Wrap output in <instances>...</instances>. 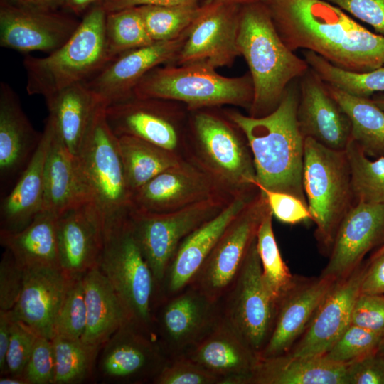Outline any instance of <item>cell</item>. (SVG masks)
Here are the masks:
<instances>
[{"mask_svg": "<svg viewBox=\"0 0 384 384\" xmlns=\"http://www.w3.org/2000/svg\"><path fill=\"white\" fill-rule=\"evenodd\" d=\"M292 51H312L335 66L366 72L384 65V36L374 33L325 0H264Z\"/></svg>", "mask_w": 384, "mask_h": 384, "instance_id": "1", "label": "cell"}, {"mask_svg": "<svg viewBox=\"0 0 384 384\" xmlns=\"http://www.w3.org/2000/svg\"><path fill=\"white\" fill-rule=\"evenodd\" d=\"M295 80L287 87L278 107L264 117L233 110L225 114L247 142L256 187L289 193L307 205L303 186L305 138L297 121L299 88Z\"/></svg>", "mask_w": 384, "mask_h": 384, "instance_id": "2", "label": "cell"}, {"mask_svg": "<svg viewBox=\"0 0 384 384\" xmlns=\"http://www.w3.org/2000/svg\"><path fill=\"white\" fill-rule=\"evenodd\" d=\"M237 43L253 83L249 115L264 117L278 107L288 85L309 66L284 43L263 1L241 6Z\"/></svg>", "mask_w": 384, "mask_h": 384, "instance_id": "3", "label": "cell"}, {"mask_svg": "<svg viewBox=\"0 0 384 384\" xmlns=\"http://www.w3.org/2000/svg\"><path fill=\"white\" fill-rule=\"evenodd\" d=\"M106 16L100 5H94L61 47L42 58H24L29 95L46 98L72 85L86 82L111 61L106 45Z\"/></svg>", "mask_w": 384, "mask_h": 384, "instance_id": "4", "label": "cell"}, {"mask_svg": "<svg viewBox=\"0 0 384 384\" xmlns=\"http://www.w3.org/2000/svg\"><path fill=\"white\" fill-rule=\"evenodd\" d=\"M129 210L105 218L104 246L97 267L129 318L152 333L159 289L134 236Z\"/></svg>", "mask_w": 384, "mask_h": 384, "instance_id": "5", "label": "cell"}, {"mask_svg": "<svg viewBox=\"0 0 384 384\" xmlns=\"http://www.w3.org/2000/svg\"><path fill=\"white\" fill-rule=\"evenodd\" d=\"M133 96L178 101L190 110L223 105L249 110L254 88L250 73L228 78L204 63H168L149 71L134 89Z\"/></svg>", "mask_w": 384, "mask_h": 384, "instance_id": "6", "label": "cell"}, {"mask_svg": "<svg viewBox=\"0 0 384 384\" xmlns=\"http://www.w3.org/2000/svg\"><path fill=\"white\" fill-rule=\"evenodd\" d=\"M303 186L320 251L329 255L337 230L354 205L350 165L345 151L304 140Z\"/></svg>", "mask_w": 384, "mask_h": 384, "instance_id": "7", "label": "cell"}, {"mask_svg": "<svg viewBox=\"0 0 384 384\" xmlns=\"http://www.w3.org/2000/svg\"><path fill=\"white\" fill-rule=\"evenodd\" d=\"M192 127L196 146L193 160L225 191L235 195L258 189L250 149L233 122L210 112L198 111Z\"/></svg>", "mask_w": 384, "mask_h": 384, "instance_id": "8", "label": "cell"}, {"mask_svg": "<svg viewBox=\"0 0 384 384\" xmlns=\"http://www.w3.org/2000/svg\"><path fill=\"white\" fill-rule=\"evenodd\" d=\"M100 102L75 155L95 201L105 217L127 211L131 193L125 179L119 139L106 119Z\"/></svg>", "mask_w": 384, "mask_h": 384, "instance_id": "9", "label": "cell"}, {"mask_svg": "<svg viewBox=\"0 0 384 384\" xmlns=\"http://www.w3.org/2000/svg\"><path fill=\"white\" fill-rule=\"evenodd\" d=\"M234 195L222 193L164 213L129 209V222L143 256L159 289L166 268L183 240L217 215Z\"/></svg>", "mask_w": 384, "mask_h": 384, "instance_id": "10", "label": "cell"}, {"mask_svg": "<svg viewBox=\"0 0 384 384\" xmlns=\"http://www.w3.org/2000/svg\"><path fill=\"white\" fill-rule=\"evenodd\" d=\"M220 306L222 318L259 356L273 327L277 302L263 279L257 238Z\"/></svg>", "mask_w": 384, "mask_h": 384, "instance_id": "11", "label": "cell"}, {"mask_svg": "<svg viewBox=\"0 0 384 384\" xmlns=\"http://www.w3.org/2000/svg\"><path fill=\"white\" fill-rule=\"evenodd\" d=\"M269 208L259 190L225 229L189 285L220 302L238 274Z\"/></svg>", "mask_w": 384, "mask_h": 384, "instance_id": "12", "label": "cell"}, {"mask_svg": "<svg viewBox=\"0 0 384 384\" xmlns=\"http://www.w3.org/2000/svg\"><path fill=\"white\" fill-rule=\"evenodd\" d=\"M220 316V302L188 285L158 301L151 330L165 354L171 358L183 354Z\"/></svg>", "mask_w": 384, "mask_h": 384, "instance_id": "13", "label": "cell"}, {"mask_svg": "<svg viewBox=\"0 0 384 384\" xmlns=\"http://www.w3.org/2000/svg\"><path fill=\"white\" fill-rule=\"evenodd\" d=\"M102 347L99 371L115 383H152L169 358L154 334L130 319Z\"/></svg>", "mask_w": 384, "mask_h": 384, "instance_id": "14", "label": "cell"}, {"mask_svg": "<svg viewBox=\"0 0 384 384\" xmlns=\"http://www.w3.org/2000/svg\"><path fill=\"white\" fill-rule=\"evenodd\" d=\"M222 193H229L196 161L183 159L134 191L130 209L169 213Z\"/></svg>", "mask_w": 384, "mask_h": 384, "instance_id": "15", "label": "cell"}, {"mask_svg": "<svg viewBox=\"0 0 384 384\" xmlns=\"http://www.w3.org/2000/svg\"><path fill=\"white\" fill-rule=\"evenodd\" d=\"M241 6L205 2L190 26L176 65L204 63L215 69L231 66L240 55L238 33Z\"/></svg>", "mask_w": 384, "mask_h": 384, "instance_id": "16", "label": "cell"}, {"mask_svg": "<svg viewBox=\"0 0 384 384\" xmlns=\"http://www.w3.org/2000/svg\"><path fill=\"white\" fill-rule=\"evenodd\" d=\"M369 265L363 260L336 279L304 333L287 353L293 356H323L351 323L356 300Z\"/></svg>", "mask_w": 384, "mask_h": 384, "instance_id": "17", "label": "cell"}, {"mask_svg": "<svg viewBox=\"0 0 384 384\" xmlns=\"http://www.w3.org/2000/svg\"><path fill=\"white\" fill-rule=\"evenodd\" d=\"M80 21L59 10H37L1 1L0 46L21 53L49 54L70 39Z\"/></svg>", "mask_w": 384, "mask_h": 384, "instance_id": "18", "label": "cell"}, {"mask_svg": "<svg viewBox=\"0 0 384 384\" xmlns=\"http://www.w3.org/2000/svg\"><path fill=\"white\" fill-rule=\"evenodd\" d=\"M188 30L176 39L154 42L121 54L85 85L106 107L132 97L134 89L149 71L175 62Z\"/></svg>", "mask_w": 384, "mask_h": 384, "instance_id": "19", "label": "cell"}, {"mask_svg": "<svg viewBox=\"0 0 384 384\" xmlns=\"http://www.w3.org/2000/svg\"><path fill=\"white\" fill-rule=\"evenodd\" d=\"M258 191L259 189L235 194L217 215L183 240L166 268L159 299L179 292L191 283L225 229Z\"/></svg>", "mask_w": 384, "mask_h": 384, "instance_id": "20", "label": "cell"}, {"mask_svg": "<svg viewBox=\"0 0 384 384\" xmlns=\"http://www.w3.org/2000/svg\"><path fill=\"white\" fill-rule=\"evenodd\" d=\"M105 224V213L95 200L57 217L59 265L68 275L83 274L97 266L104 246Z\"/></svg>", "mask_w": 384, "mask_h": 384, "instance_id": "21", "label": "cell"}, {"mask_svg": "<svg viewBox=\"0 0 384 384\" xmlns=\"http://www.w3.org/2000/svg\"><path fill=\"white\" fill-rule=\"evenodd\" d=\"M335 279L319 275L295 276L289 288L277 302L273 327L259 353L268 358L287 353L304 333Z\"/></svg>", "mask_w": 384, "mask_h": 384, "instance_id": "22", "label": "cell"}, {"mask_svg": "<svg viewBox=\"0 0 384 384\" xmlns=\"http://www.w3.org/2000/svg\"><path fill=\"white\" fill-rule=\"evenodd\" d=\"M299 88L297 121L303 137L327 148L345 151L351 139V120L325 82L309 68L299 78Z\"/></svg>", "mask_w": 384, "mask_h": 384, "instance_id": "23", "label": "cell"}, {"mask_svg": "<svg viewBox=\"0 0 384 384\" xmlns=\"http://www.w3.org/2000/svg\"><path fill=\"white\" fill-rule=\"evenodd\" d=\"M384 244V204H354L343 218L321 275L335 279L358 266Z\"/></svg>", "mask_w": 384, "mask_h": 384, "instance_id": "24", "label": "cell"}, {"mask_svg": "<svg viewBox=\"0 0 384 384\" xmlns=\"http://www.w3.org/2000/svg\"><path fill=\"white\" fill-rule=\"evenodd\" d=\"M170 101L154 98L129 99L105 107L106 119L117 137L129 135L176 152L179 131Z\"/></svg>", "mask_w": 384, "mask_h": 384, "instance_id": "25", "label": "cell"}, {"mask_svg": "<svg viewBox=\"0 0 384 384\" xmlns=\"http://www.w3.org/2000/svg\"><path fill=\"white\" fill-rule=\"evenodd\" d=\"M11 87L0 83V181L3 197L14 186L31 160L41 142ZM6 193V194H7Z\"/></svg>", "mask_w": 384, "mask_h": 384, "instance_id": "26", "label": "cell"}, {"mask_svg": "<svg viewBox=\"0 0 384 384\" xmlns=\"http://www.w3.org/2000/svg\"><path fill=\"white\" fill-rule=\"evenodd\" d=\"M221 380V384H246L260 358L220 316L183 354Z\"/></svg>", "mask_w": 384, "mask_h": 384, "instance_id": "27", "label": "cell"}, {"mask_svg": "<svg viewBox=\"0 0 384 384\" xmlns=\"http://www.w3.org/2000/svg\"><path fill=\"white\" fill-rule=\"evenodd\" d=\"M71 277L57 267L25 269L20 297L13 315L38 335L53 339L55 323Z\"/></svg>", "mask_w": 384, "mask_h": 384, "instance_id": "28", "label": "cell"}, {"mask_svg": "<svg viewBox=\"0 0 384 384\" xmlns=\"http://www.w3.org/2000/svg\"><path fill=\"white\" fill-rule=\"evenodd\" d=\"M53 131V123L48 117L31 160L10 191L1 198L0 230L20 231L43 211L45 163Z\"/></svg>", "mask_w": 384, "mask_h": 384, "instance_id": "29", "label": "cell"}, {"mask_svg": "<svg viewBox=\"0 0 384 384\" xmlns=\"http://www.w3.org/2000/svg\"><path fill=\"white\" fill-rule=\"evenodd\" d=\"M92 200H95L93 194L75 156L66 147L54 125L45 163L43 210L58 217Z\"/></svg>", "mask_w": 384, "mask_h": 384, "instance_id": "30", "label": "cell"}, {"mask_svg": "<svg viewBox=\"0 0 384 384\" xmlns=\"http://www.w3.org/2000/svg\"><path fill=\"white\" fill-rule=\"evenodd\" d=\"M246 384H346V365L284 353L260 359Z\"/></svg>", "mask_w": 384, "mask_h": 384, "instance_id": "31", "label": "cell"}, {"mask_svg": "<svg viewBox=\"0 0 384 384\" xmlns=\"http://www.w3.org/2000/svg\"><path fill=\"white\" fill-rule=\"evenodd\" d=\"M82 282L87 319L81 341L100 349L130 318L113 287L97 266L83 274Z\"/></svg>", "mask_w": 384, "mask_h": 384, "instance_id": "32", "label": "cell"}, {"mask_svg": "<svg viewBox=\"0 0 384 384\" xmlns=\"http://www.w3.org/2000/svg\"><path fill=\"white\" fill-rule=\"evenodd\" d=\"M45 100L48 117L66 147L75 155L100 100L85 82L68 86Z\"/></svg>", "mask_w": 384, "mask_h": 384, "instance_id": "33", "label": "cell"}, {"mask_svg": "<svg viewBox=\"0 0 384 384\" xmlns=\"http://www.w3.org/2000/svg\"><path fill=\"white\" fill-rule=\"evenodd\" d=\"M57 217L43 210L18 232L0 230V242L24 269L60 267L56 237Z\"/></svg>", "mask_w": 384, "mask_h": 384, "instance_id": "34", "label": "cell"}, {"mask_svg": "<svg viewBox=\"0 0 384 384\" xmlns=\"http://www.w3.org/2000/svg\"><path fill=\"white\" fill-rule=\"evenodd\" d=\"M325 83L351 120V139L367 156H384V110L370 97L355 96Z\"/></svg>", "mask_w": 384, "mask_h": 384, "instance_id": "35", "label": "cell"}, {"mask_svg": "<svg viewBox=\"0 0 384 384\" xmlns=\"http://www.w3.org/2000/svg\"><path fill=\"white\" fill-rule=\"evenodd\" d=\"M118 139L126 183L131 195L156 175L183 160L177 152L136 137L123 135Z\"/></svg>", "mask_w": 384, "mask_h": 384, "instance_id": "36", "label": "cell"}, {"mask_svg": "<svg viewBox=\"0 0 384 384\" xmlns=\"http://www.w3.org/2000/svg\"><path fill=\"white\" fill-rule=\"evenodd\" d=\"M304 59L325 82L348 94L370 97L384 92V65L366 72H352L331 64L318 54L303 51Z\"/></svg>", "mask_w": 384, "mask_h": 384, "instance_id": "37", "label": "cell"}, {"mask_svg": "<svg viewBox=\"0 0 384 384\" xmlns=\"http://www.w3.org/2000/svg\"><path fill=\"white\" fill-rule=\"evenodd\" d=\"M146 29L154 41L176 39L184 33L205 8L198 1L169 6L137 7Z\"/></svg>", "mask_w": 384, "mask_h": 384, "instance_id": "38", "label": "cell"}, {"mask_svg": "<svg viewBox=\"0 0 384 384\" xmlns=\"http://www.w3.org/2000/svg\"><path fill=\"white\" fill-rule=\"evenodd\" d=\"M345 151L350 165L354 204H384V156L369 159L352 139Z\"/></svg>", "mask_w": 384, "mask_h": 384, "instance_id": "39", "label": "cell"}, {"mask_svg": "<svg viewBox=\"0 0 384 384\" xmlns=\"http://www.w3.org/2000/svg\"><path fill=\"white\" fill-rule=\"evenodd\" d=\"M272 213L269 208L257 233V247L264 281L277 302L292 285V275L282 258L272 228Z\"/></svg>", "mask_w": 384, "mask_h": 384, "instance_id": "40", "label": "cell"}, {"mask_svg": "<svg viewBox=\"0 0 384 384\" xmlns=\"http://www.w3.org/2000/svg\"><path fill=\"white\" fill-rule=\"evenodd\" d=\"M105 37L111 61L124 53L154 42L146 29L137 7L107 14Z\"/></svg>", "mask_w": 384, "mask_h": 384, "instance_id": "41", "label": "cell"}, {"mask_svg": "<svg viewBox=\"0 0 384 384\" xmlns=\"http://www.w3.org/2000/svg\"><path fill=\"white\" fill-rule=\"evenodd\" d=\"M55 354V384H76L90 375L99 348L60 336L53 339Z\"/></svg>", "mask_w": 384, "mask_h": 384, "instance_id": "42", "label": "cell"}, {"mask_svg": "<svg viewBox=\"0 0 384 384\" xmlns=\"http://www.w3.org/2000/svg\"><path fill=\"white\" fill-rule=\"evenodd\" d=\"M83 274L71 277L57 316L54 336L81 340L86 328V304L82 282Z\"/></svg>", "mask_w": 384, "mask_h": 384, "instance_id": "43", "label": "cell"}, {"mask_svg": "<svg viewBox=\"0 0 384 384\" xmlns=\"http://www.w3.org/2000/svg\"><path fill=\"white\" fill-rule=\"evenodd\" d=\"M383 337L350 323L323 356L335 363L346 365L378 351Z\"/></svg>", "mask_w": 384, "mask_h": 384, "instance_id": "44", "label": "cell"}, {"mask_svg": "<svg viewBox=\"0 0 384 384\" xmlns=\"http://www.w3.org/2000/svg\"><path fill=\"white\" fill-rule=\"evenodd\" d=\"M154 384H221V380L200 364L180 355L169 358Z\"/></svg>", "mask_w": 384, "mask_h": 384, "instance_id": "45", "label": "cell"}, {"mask_svg": "<svg viewBox=\"0 0 384 384\" xmlns=\"http://www.w3.org/2000/svg\"><path fill=\"white\" fill-rule=\"evenodd\" d=\"M38 336L31 328L16 318L11 311V338L4 375H23Z\"/></svg>", "mask_w": 384, "mask_h": 384, "instance_id": "46", "label": "cell"}, {"mask_svg": "<svg viewBox=\"0 0 384 384\" xmlns=\"http://www.w3.org/2000/svg\"><path fill=\"white\" fill-rule=\"evenodd\" d=\"M55 373L52 339L38 336L23 375L28 384H55Z\"/></svg>", "mask_w": 384, "mask_h": 384, "instance_id": "47", "label": "cell"}, {"mask_svg": "<svg viewBox=\"0 0 384 384\" xmlns=\"http://www.w3.org/2000/svg\"><path fill=\"white\" fill-rule=\"evenodd\" d=\"M25 269L5 249L0 262V310H11L21 293Z\"/></svg>", "mask_w": 384, "mask_h": 384, "instance_id": "48", "label": "cell"}, {"mask_svg": "<svg viewBox=\"0 0 384 384\" xmlns=\"http://www.w3.org/2000/svg\"><path fill=\"white\" fill-rule=\"evenodd\" d=\"M351 323L384 336V294H360Z\"/></svg>", "mask_w": 384, "mask_h": 384, "instance_id": "49", "label": "cell"}, {"mask_svg": "<svg viewBox=\"0 0 384 384\" xmlns=\"http://www.w3.org/2000/svg\"><path fill=\"white\" fill-rule=\"evenodd\" d=\"M257 188L264 193L272 215L279 221L297 224L311 219L308 206L297 197L260 186Z\"/></svg>", "mask_w": 384, "mask_h": 384, "instance_id": "50", "label": "cell"}, {"mask_svg": "<svg viewBox=\"0 0 384 384\" xmlns=\"http://www.w3.org/2000/svg\"><path fill=\"white\" fill-rule=\"evenodd\" d=\"M346 384H384V356L378 351L346 364Z\"/></svg>", "mask_w": 384, "mask_h": 384, "instance_id": "51", "label": "cell"}, {"mask_svg": "<svg viewBox=\"0 0 384 384\" xmlns=\"http://www.w3.org/2000/svg\"><path fill=\"white\" fill-rule=\"evenodd\" d=\"M384 36V0H325Z\"/></svg>", "mask_w": 384, "mask_h": 384, "instance_id": "52", "label": "cell"}, {"mask_svg": "<svg viewBox=\"0 0 384 384\" xmlns=\"http://www.w3.org/2000/svg\"><path fill=\"white\" fill-rule=\"evenodd\" d=\"M360 294H384V253L373 260H369V265L361 286Z\"/></svg>", "mask_w": 384, "mask_h": 384, "instance_id": "53", "label": "cell"}, {"mask_svg": "<svg viewBox=\"0 0 384 384\" xmlns=\"http://www.w3.org/2000/svg\"><path fill=\"white\" fill-rule=\"evenodd\" d=\"M199 0H100L99 5L107 14L142 6H169Z\"/></svg>", "mask_w": 384, "mask_h": 384, "instance_id": "54", "label": "cell"}, {"mask_svg": "<svg viewBox=\"0 0 384 384\" xmlns=\"http://www.w3.org/2000/svg\"><path fill=\"white\" fill-rule=\"evenodd\" d=\"M11 311L0 310V373H6V356L11 338Z\"/></svg>", "mask_w": 384, "mask_h": 384, "instance_id": "55", "label": "cell"}, {"mask_svg": "<svg viewBox=\"0 0 384 384\" xmlns=\"http://www.w3.org/2000/svg\"><path fill=\"white\" fill-rule=\"evenodd\" d=\"M17 6L43 10L58 11L64 7L65 0H1Z\"/></svg>", "mask_w": 384, "mask_h": 384, "instance_id": "56", "label": "cell"}, {"mask_svg": "<svg viewBox=\"0 0 384 384\" xmlns=\"http://www.w3.org/2000/svg\"><path fill=\"white\" fill-rule=\"evenodd\" d=\"M100 0H65L64 8L75 15H79L100 2Z\"/></svg>", "mask_w": 384, "mask_h": 384, "instance_id": "57", "label": "cell"}, {"mask_svg": "<svg viewBox=\"0 0 384 384\" xmlns=\"http://www.w3.org/2000/svg\"><path fill=\"white\" fill-rule=\"evenodd\" d=\"M1 384H28L23 375L6 374L1 375Z\"/></svg>", "mask_w": 384, "mask_h": 384, "instance_id": "58", "label": "cell"}, {"mask_svg": "<svg viewBox=\"0 0 384 384\" xmlns=\"http://www.w3.org/2000/svg\"><path fill=\"white\" fill-rule=\"evenodd\" d=\"M212 2L215 3H223V4H238L240 6L256 3V2H260L263 1L264 0H209Z\"/></svg>", "mask_w": 384, "mask_h": 384, "instance_id": "59", "label": "cell"}, {"mask_svg": "<svg viewBox=\"0 0 384 384\" xmlns=\"http://www.w3.org/2000/svg\"><path fill=\"white\" fill-rule=\"evenodd\" d=\"M370 98L376 105L384 110V92L375 93Z\"/></svg>", "mask_w": 384, "mask_h": 384, "instance_id": "60", "label": "cell"}, {"mask_svg": "<svg viewBox=\"0 0 384 384\" xmlns=\"http://www.w3.org/2000/svg\"><path fill=\"white\" fill-rule=\"evenodd\" d=\"M383 253H384V244L382 246H380L379 248L374 250L368 259L373 260Z\"/></svg>", "mask_w": 384, "mask_h": 384, "instance_id": "61", "label": "cell"}, {"mask_svg": "<svg viewBox=\"0 0 384 384\" xmlns=\"http://www.w3.org/2000/svg\"><path fill=\"white\" fill-rule=\"evenodd\" d=\"M378 352L384 356V337L380 343V347L378 348Z\"/></svg>", "mask_w": 384, "mask_h": 384, "instance_id": "62", "label": "cell"}]
</instances>
